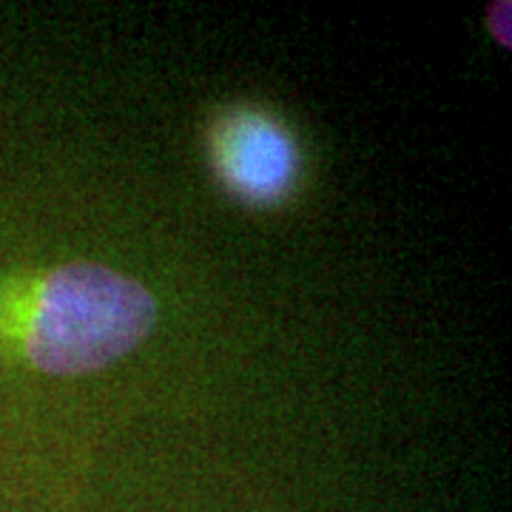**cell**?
Instances as JSON below:
<instances>
[{
    "mask_svg": "<svg viewBox=\"0 0 512 512\" xmlns=\"http://www.w3.org/2000/svg\"><path fill=\"white\" fill-rule=\"evenodd\" d=\"M157 322L154 296L131 276L94 262L49 271L18 313L0 288V336L46 376H83L134 350Z\"/></svg>",
    "mask_w": 512,
    "mask_h": 512,
    "instance_id": "cell-1",
    "label": "cell"
},
{
    "mask_svg": "<svg viewBox=\"0 0 512 512\" xmlns=\"http://www.w3.org/2000/svg\"><path fill=\"white\" fill-rule=\"evenodd\" d=\"M211 157L225 188L251 205H271L291 191L299 154L291 134L262 111L225 114L211 134Z\"/></svg>",
    "mask_w": 512,
    "mask_h": 512,
    "instance_id": "cell-2",
    "label": "cell"
},
{
    "mask_svg": "<svg viewBox=\"0 0 512 512\" xmlns=\"http://www.w3.org/2000/svg\"><path fill=\"white\" fill-rule=\"evenodd\" d=\"M487 26H490V32H493L495 40H498L504 49H510V3H507V0L490 6V12H487Z\"/></svg>",
    "mask_w": 512,
    "mask_h": 512,
    "instance_id": "cell-3",
    "label": "cell"
}]
</instances>
